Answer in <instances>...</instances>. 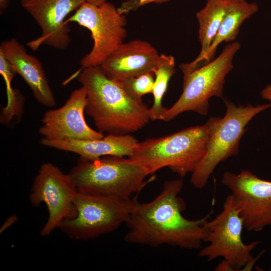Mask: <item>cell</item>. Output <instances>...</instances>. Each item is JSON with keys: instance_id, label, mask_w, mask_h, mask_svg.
<instances>
[{"instance_id": "cell-1", "label": "cell", "mask_w": 271, "mask_h": 271, "mask_svg": "<svg viewBox=\"0 0 271 271\" xmlns=\"http://www.w3.org/2000/svg\"><path fill=\"white\" fill-rule=\"evenodd\" d=\"M184 185L182 178L166 181L160 193L152 200H131L126 242L151 247L169 245L187 249L200 248L207 234V224L213 212L190 220L182 212L184 200L179 196Z\"/></svg>"}, {"instance_id": "cell-2", "label": "cell", "mask_w": 271, "mask_h": 271, "mask_svg": "<svg viewBox=\"0 0 271 271\" xmlns=\"http://www.w3.org/2000/svg\"><path fill=\"white\" fill-rule=\"evenodd\" d=\"M78 81L86 91L85 112L99 131L115 135L128 134L144 127L151 120L149 108L108 77L99 66L83 69Z\"/></svg>"}, {"instance_id": "cell-3", "label": "cell", "mask_w": 271, "mask_h": 271, "mask_svg": "<svg viewBox=\"0 0 271 271\" xmlns=\"http://www.w3.org/2000/svg\"><path fill=\"white\" fill-rule=\"evenodd\" d=\"M78 192L127 200L148 183L149 175L138 161L106 156L95 159L79 157L68 173Z\"/></svg>"}, {"instance_id": "cell-4", "label": "cell", "mask_w": 271, "mask_h": 271, "mask_svg": "<svg viewBox=\"0 0 271 271\" xmlns=\"http://www.w3.org/2000/svg\"><path fill=\"white\" fill-rule=\"evenodd\" d=\"M210 137L207 124L191 126L167 136L138 142L128 157L140 162L148 174L168 167L180 177L192 173L204 157Z\"/></svg>"}, {"instance_id": "cell-5", "label": "cell", "mask_w": 271, "mask_h": 271, "mask_svg": "<svg viewBox=\"0 0 271 271\" xmlns=\"http://www.w3.org/2000/svg\"><path fill=\"white\" fill-rule=\"evenodd\" d=\"M226 107L225 115L211 117L206 121L210 137L206 153L191 173L190 182L201 189L207 184L215 168L238 152L239 145L249 121L260 112L271 107V102L253 106L236 105L226 97L222 98Z\"/></svg>"}, {"instance_id": "cell-6", "label": "cell", "mask_w": 271, "mask_h": 271, "mask_svg": "<svg viewBox=\"0 0 271 271\" xmlns=\"http://www.w3.org/2000/svg\"><path fill=\"white\" fill-rule=\"evenodd\" d=\"M240 47L237 41L229 43L216 58L183 74L182 93L175 103L167 109L162 120L170 121L189 111L206 115L210 98L223 97L226 76L233 67L234 57Z\"/></svg>"}, {"instance_id": "cell-7", "label": "cell", "mask_w": 271, "mask_h": 271, "mask_svg": "<svg viewBox=\"0 0 271 271\" xmlns=\"http://www.w3.org/2000/svg\"><path fill=\"white\" fill-rule=\"evenodd\" d=\"M243 221L240 216L232 195L226 197L222 210L207 224V234L205 239L208 244L200 249L198 255L212 261L223 257L233 270L242 268L251 269L262 252L257 257L251 254L252 250L260 243L253 241L245 244L242 239Z\"/></svg>"}, {"instance_id": "cell-8", "label": "cell", "mask_w": 271, "mask_h": 271, "mask_svg": "<svg viewBox=\"0 0 271 271\" xmlns=\"http://www.w3.org/2000/svg\"><path fill=\"white\" fill-rule=\"evenodd\" d=\"M131 200L77 192L74 201L75 216L63 220L58 229L73 240L93 239L111 232L125 223Z\"/></svg>"}, {"instance_id": "cell-9", "label": "cell", "mask_w": 271, "mask_h": 271, "mask_svg": "<svg viewBox=\"0 0 271 271\" xmlns=\"http://www.w3.org/2000/svg\"><path fill=\"white\" fill-rule=\"evenodd\" d=\"M66 22L76 23L91 34L93 45L80 60L82 69L100 66L123 43L127 35L125 16L107 1L98 6L85 2Z\"/></svg>"}, {"instance_id": "cell-10", "label": "cell", "mask_w": 271, "mask_h": 271, "mask_svg": "<svg viewBox=\"0 0 271 271\" xmlns=\"http://www.w3.org/2000/svg\"><path fill=\"white\" fill-rule=\"evenodd\" d=\"M77 192L68 174L51 163L41 165L34 177L29 201L35 207L41 203L47 206L48 217L40 231L42 236L49 235L63 220L75 216L74 201Z\"/></svg>"}, {"instance_id": "cell-11", "label": "cell", "mask_w": 271, "mask_h": 271, "mask_svg": "<svg viewBox=\"0 0 271 271\" xmlns=\"http://www.w3.org/2000/svg\"><path fill=\"white\" fill-rule=\"evenodd\" d=\"M222 184L231 192L248 231H260L271 225V181L259 178L249 170L224 173Z\"/></svg>"}, {"instance_id": "cell-12", "label": "cell", "mask_w": 271, "mask_h": 271, "mask_svg": "<svg viewBox=\"0 0 271 271\" xmlns=\"http://www.w3.org/2000/svg\"><path fill=\"white\" fill-rule=\"evenodd\" d=\"M85 0H21L22 7L33 18L41 29V35L28 43L37 50L42 45L63 50L70 44V28L67 16L77 10Z\"/></svg>"}, {"instance_id": "cell-13", "label": "cell", "mask_w": 271, "mask_h": 271, "mask_svg": "<svg viewBox=\"0 0 271 271\" xmlns=\"http://www.w3.org/2000/svg\"><path fill=\"white\" fill-rule=\"evenodd\" d=\"M86 103V93L83 86L73 91L63 106L45 112L39 133L44 139L55 140L103 138V132L93 129L85 121Z\"/></svg>"}, {"instance_id": "cell-14", "label": "cell", "mask_w": 271, "mask_h": 271, "mask_svg": "<svg viewBox=\"0 0 271 271\" xmlns=\"http://www.w3.org/2000/svg\"><path fill=\"white\" fill-rule=\"evenodd\" d=\"M160 56L148 42L134 40L121 44L99 67L108 77L119 82L130 77L154 73Z\"/></svg>"}, {"instance_id": "cell-15", "label": "cell", "mask_w": 271, "mask_h": 271, "mask_svg": "<svg viewBox=\"0 0 271 271\" xmlns=\"http://www.w3.org/2000/svg\"><path fill=\"white\" fill-rule=\"evenodd\" d=\"M0 51L28 85L36 100L45 106H55L56 100L40 61L15 38L2 42Z\"/></svg>"}, {"instance_id": "cell-16", "label": "cell", "mask_w": 271, "mask_h": 271, "mask_svg": "<svg viewBox=\"0 0 271 271\" xmlns=\"http://www.w3.org/2000/svg\"><path fill=\"white\" fill-rule=\"evenodd\" d=\"M138 142L128 134H108L97 140H48L42 138L40 144L45 147L78 154L79 157L95 159L106 156L131 157Z\"/></svg>"}, {"instance_id": "cell-17", "label": "cell", "mask_w": 271, "mask_h": 271, "mask_svg": "<svg viewBox=\"0 0 271 271\" xmlns=\"http://www.w3.org/2000/svg\"><path fill=\"white\" fill-rule=\"evenodd\" d=\"M231 0H207L205 7L197 12L199 24L198 39L201 48L198 56L189 63L180 65L183 73L191 71L198 67L214 40L226 15Z\"/></svg>"}, {"instance_id": "cell-18", "label": "cell", "mask_w": 271, "mask_h": 271, "mask_svg": "<svg viewBox=\"0 0 271 271\" xmlns=\"http://www.w3.org/2000/svg\"><path fill=\"white\" fill-rule=\"evenodd\" d=\"M258 9V6L256 3H249L246 0H231L219 30L210 47L200 60L198 67L214 59L220 44L223 42H234L242 23L256 13Z\"/></svg>"}, {"instance_id": "cell-19", "label": "cell", "mask_w": 271, "mask_h": 271, "mask_svg": "<svg viewBox=\"0 0 271 271\" xmlns=\"http://www.w3.org/2000/svg\"><path fill=\"white\" fill-rule=\"evenodd\" d=\"M175 73L174 57L172 55L161 54L158 66L154 71L155 78L152 93L154 101L149 108L151 120H162L167 108L163 106L162 100L167 91L169 80Z\"/></svg>"}, {"instance_id": "cell-20", "label": "cell", "mask_w": 271, "mask_h": 271, "mask_svg": "<svg viewBox=\"0 0 271 271\" xmlns=\"http://www.w3.org/2000/svg\"><path fill=\"white\" fill-rule=\"evenodd\" d=\"M154 76L153 73H148L118 82L129 96L138 101H142L143 96L152 93Z\"/></svg>"}, {"instance_id": "cell-21", "label": "cell", "mask_w": 271, "mask_h": 271, "mask_svg": "<svg viewBox=\"0 0 271 271\" xmlns=\"http://www.w3.org/2000/svg\"><path fill=\"white\" fill-rule=\"evenodd\" d=\"M7 104L2 109L0 120L2 124L8 125L13 118H20L23 111L24 97L18 90L6 89Z\"/></svg>"}, {"instance_id": "cell-22", "label": "cell", "mask_w": 271, "mask_h": 271, "mask_svg": "<svg viewBox=\"0 0 271 271\" xmlns=\"http://www.w3.org/2000/svg\"><path fill=\"white\" fill-rule=\"evenodd\" d=\"M0 74L5 81L6 88L12 87V81L17 73L11 63L1 51H0Z\"/></svg>"}, {"instance_id": "cell-23", "label": "cell", "mask_w": 271, "mask_h": 271, "mask_svg": "<svg viewBox=\"0 0 271 271\" xmlns=\"http://www.w3.org/2000/svg\"><path fill=\"white\" fill-rule=\"evenodd\" d=\"M168 1L169 0H127L122 3L120 6L117 8V11L120 14H124L150 3H161Z\"/></svg>"}, {"instance_id": "cell-24", "label": "cell", "mask_w": 271, "mask_h": 271, "mask_svg": "<svg viewBox=\"0 0 271 271\" xmlns=\"http://www.w3.org/2000/svg\"><path fill=\"white\" fill-rule=\"evenodd\" d=\"M261 97L271 102V84L266 85L260 92Z\"/></svg>"}, {"instance_id": "cell-25", "label": "cell", "mask_w": 271, "mask_h": 271, "mask_svg": "<svg viewBox=\"0 0 271 271\" xmlns=\"http://www.w3.org/2000/svg\"><path fill=\"white\" fill-rule=\"evenodd\" d=\"M18 218L16 216L13 215L8 217L6 221L4 222L1 227V232L4 231L6 228L13 224L17 221Z\"/></svg>"}, {"instance_id": "cell-26", "label": "cell", "mask_w": 271, "mask_h": 271, "mask_svg": "<svg viewBox=\"0 0 271 271\" xmlns=\"http://www.w3.org/2000/svg\"><path fill=\"white\" fill-rule=\"evenodd\" d=\"M216 270H233L230 264L224 259L215 268Z\"/></svg>"}, {"instance_id": "cell-27", "label": "cell", "mask_w": 271, "mask_h": 271, "mask_svg": "<svg viewBox=\"0 0 271 271\" xmlns=\"http://www.w3.org/2000/svg\"><path fill=\"white\" fill-rule=\"evenodd\" d=\"M107 1L108 0H85L86 2L96 6L100 5Z\"/></svg>"}, {"instance_id": "cell-28", "label": "cell", "mask_w": 271, "mask_h": 271, "mask_svg": "<svg viewBox=\"0 0 271 271\" xmlns=\"http://www.w3.org/2000/svg\"><path fill=\"white\" fill-rule=\"evenodd\" d=\"M9 3L8 0H0V9L1 11H4L8 6Z\"/></svg>"}]
</instances>
